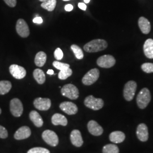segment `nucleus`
<instances>
[{
    "label": "nucleus",
    "instance_id": "f257e3e1",
    "mask_svg": "<svg viewBox=\"0 0 153 153\" xmlns=\"http://www.w3.org/2000/svg\"><path fill=\"white\" fill-rule=\"evenodd\" d=\"M108 47L107 42L103 39H95L85 44L83 47L84 50L89 53L98 52L103 51Z\"/></svg>",
    "mask_w": 153,
    "mask_h": 153
},
{
    "label": "nucleus",
    "instance_id": "f03ea898",
    "mask_svg": "<svg viewBox=\"0 0 153 153\" xmlns=\"http://www.w3.org/2000/svg\"><path fill=\"white\" fill-rule=\"evenodd\" d=\"M151 94L147 88H143L138 93L137 97V103L141 109L145 108L151 100Z\"/></svg>",
    "mask_w": 153,
    "mask_h": 153
},
{
    "label": "nucleus",
    "instance_id": "7ed1b4c3",
    "mask_svg": "<svg viewBox=\"0 0 153 153\" xmlns=\"http://www.w3.org/2000/svg\"><path fill=\"white\" fill-rule=\"evenodd\" d=\"M61 94L71 100H76L79 97V90L76 86L73 84L64 85L61 90Z\"/></svg>",
    "mask_w": 153,
    "mask_h": 153
},
{
    "label": "nucleus",
    "instance_id": "20e7f679",
    "mask_svg": "<svg viewBox=\"0 0 153 153\" xmlns=\"http://www.w3.org/2000/svg\"><path fill=\"white\" fill-rule=\"evenodd\" d=\"M84 104L88 108L97 111L103 107L104 102L102 99L96 98L93 95H89L85 99Z\"/></svg>",
    "mask_w": 153,
    "mask_h": 153
},
{
    "label": "nucleus",
    "instance_id": "39448f33",
    "mask_svg": "<svg viewBox=\"0 0 153 153\" xmlns=\"http://www.w3.org/2000/svg\"><path fill=\"white\" fill-rule=\"evenodd\" d=\"M100 72L98 69H92L82 78V82L85 85L90 86L93 85L98 79Z\"/></svg>",
    "mask_w": 153,
    "mask_h": 153
},
{
    "label": "nucleus",
    "instance_id": "423d86ee",
    "mask_svg": "<svg viewBox=\"0 0 153 153\" xmlns=\"http://www.w3.org/2000/svg\"><path fill=\"white\" fill-rule=\"evenodd\" d=\"M137 83L135 81H130L125 85L124 88V97L127 101H131L133 99L137 89Z\"/></svg>",
    "mask_w": 153,
    "mask_h": 153
},
{
    "label": "nucleus",
    "instance_id": "0eeeda50",
    "mask_svg": "<svg viewBox=\"0 0 153 153\" xmlns=\"http://www.w3.org/2000/svg\"><path fill=\"white\" fill-rule=\"evenodd\" d=\"M97 63L100 68H110L115 65L116 60L114 57L111 55H103L99 57Z\"/></svg>",
    "mask_w": 153,
    "mask_h": 153
},
{
    "label": "nucleus",
    "instance_id": "6e6552de",
    "mask_svg": "<svg viewBox=\"0 0 153 153\" xmlns=\"http://www.w3.org/2000/svg\"><path fill=\"white\" fill-rule=\"evenodd\" d=\"M42 138L44 141L52 146H56L59 143V138L55 131L46 130L42 133Z\"/></svg>",
    "mask_w": 153,
    "mask_h": 153
},
{
    "label": "nucleus",
    "instance_id": "1a4fd4ad",
    "mask_svg": "<svg viewBox=\"0 0 153 153\" xmlns=\"http://www.w3.org/2000/svg\"><path fill=\"white\" fill-rule=\"evenodd\" d=\"M10 109L14 116L20 117L23 112V106L21 101L19 99H13L10 101Z\"/></svg>",
    "mask_w": 153,
    "mask_h": 153
},
{
    "label": "nucleus",
    "instance_id": "9d476101",
    "mask_svg": "<svg viewBox=\"0 0 153 153\" xmlns=\"http://www.w3.org/2000/svg\"><path fill=\"white\" fill-rule=\"evenodd\" d=\"M16 30L18 34L22 38H27L30 35V29L27 23L23 19H19L17 21Z\"/></svg>",
    "mask_w": 153,
    "mask_h": 153
},
{
    "label": "nucleus",
    "instance_id": "9b49d317",
    "mask_svg": "<svg viewBox=\"0 0 153 153\" xmlns=\"http://www.w3.org/2000/svg\"><path fill=\"white\" fill-rule=\"evenodd\" d=\"M9 71L13 77L17 79H21L26 75V69L21 66L13 64L9 67Z\"/></svg>",
    "mask_w": 153,
    "mask_h": 153
},
{
    "label": "nucleus",
    "instance_id": "f8f14e48",
    "mask_svg": "<svg viewBox=\"0 0 153 153\" xmlns=\"http://www.w3.org/2000/svg\"><path fill=\"white\" fill-rule=\"evenodd\" d=\"M33 105L36 109L40 111H47L51 106V101L48 98H38L33 101Z\"/></svg>",
    "mask_w": 153,
    "mask_h": 153
},
{
    "label": "nucleus",
    "instance_id": "ddd939ff",
    "mask_svg": "<svg viewBox=\"0 0 153 153\" xmlns=\"http://www.w3.org/2000/svg\"><path fill=\"white\" fill-rule=\"evenodd\" d=\"M60 109L68 115L76 114L78 112L76 105L71 102H64L60 104Z\"/></svg>",
    "mask_w": 153,
    "mask_h": 153
},
{
    "label": "nucleus",
    "instance_id": "4468645a",
    "mask_svg": "<svg viewBox=\"0 0 153 153\" xmlns=\"http://www.w3.org/2000/svg\"><path fill=\"white\" fill-rule=\"evenodd\" d=\"M88 131L93 136H99L102 135L103 133L102 127L95 121H90L88 123Z\"/></svg>",
    "mask_w": 153,
    "mask_h": 153
},
{
    "label": "nucleus",
    "instance_id": "2eb2a0df",
    "mask_svg": "<svg viewBox=\"0 0 153 153\" xmlns=\"http://www.w3.org/2000/svg\"><path fill=\"white\" fill-rule=\"evenodd\" d=\"M137 136L142 142H146L149 138L148 126L145 124H140L137 128Z\"/></svg>",
    "mask_w": 153,
    "mask_h": 153
},
{
    "label": "nucleus",
    "instance_id": "dca6fc26",
    "mask_svg": "<svg viewBox=\"0 0 153 153\" xmlns=\"http://www.w3.org/2000/svg\"><path fill=\"white\" fill-rule=\"evenodd\" d=\"M31 131L28 126H23L19 128L14 134V138L17 140L26 139L30 136Z\"/></svg>",
    "mask_w": 153,
    "mask_h": 153
},
{
    "label": "nucleus",
    "instance_id": "f3484780",
    "mask_svg": "<svg viewBox=\"0 0 153 153\" xmlns=\"http://www.w3.org/2000/svg\"><path fill=\"white\" fill-rule=\"evenodd\" d=\"M71 140L72 144L76 147H81L83 143L81 132L76 129L73 130L71 131Z\"/></svg>",
    "mask_w": 153,
    "mask_h": 153
},
{
    "label": "nucleus",
    "instance_id": "a211bd4d",
    "mask_svg": "<svg viewBox=\"0 0 153 153\" xmlns=\"http://www.w3.org/2000/svg\"><path fill=\"white\" fill-rule=\"evenodd\" d=\"M138 23V26L143 33L148 34L150 32L151 25L148 19L143 16H141L139 18Z\"/></svg>",
    "mask_w": 153,
    "mask_h": 153
},
{
    "label": "nucleus",
    "instance_id": "6ab92c4d",
    "mask_svg": "<svg viewBox=\"0 0 153 153\" xmlns=\"http://www.w3.org/2000/svg\"><path fill=\"white\" fill-rule=\"evenodd\" d=\"M143 52L146 57L149 59H153V40L152 39H147L143 45Z\"/></svg>",
    "mask_w": 153,
    "mask_h": 153
},
{
    "label": "nucleus",
    "instance_id": "aec40b11",
    "mask_svg": "<svg viewBox=\"0 0 153 153\" xmlns=\"http://www.w3.org/2000/svg\"><path fill=\"white\" fill-rule=\"evenodd\" d=\"M126 138L125 134L121 131H115L109 134L110 141L115 143H119L124 141Z\"/></svg>",
    "mask_w": 153,
    "mask_h": 153
},
{
    "label": "nucleus",
    "instance_id": "412c9836",
    "mask_svg": "<svg viewBox=\"0 0 153 153\" xmlns=\"http://www.w3.org/2000/svg\"><path fill=\"white\" fill-rule=\"evenodd\" d=\"M52 123L54 126H66L68 124V120L65 116L55 114L52 117Z\"/></svg>",
    "mask_w": 153,
    "mask_h": 153
},
{
    "label": "nucleus",
    "instance_id": "4be33fe9",
    "mask_svg": "<svg viewBox=\"0 0 153 153\" xmlns=\"http://www.w3.org/2000/svg\"><path fill=\"white\" fill-rule=\"evenodd\" d=\"M30 119L33 121V124L37 127H41L43 125V120L42 117L36 111H32L30 113Z\"/></svg>",
    "mask_w": 153,
    "mask_h": 153
},
{
    "label": "nucleus",
    "instance_id": "5701e85b",
    "mask_svg": "<svg viewBox=\"0 0 153 153\" xmlns=\"http://www.w3.org/2000/svg\"><path fill=\"white\" fill-rule=\"evenodd\" d=\"M46 61H47V55L43 51L39 52L35 56V64L37 66L39 67L43 66L46 62Z\"/></svg>",
    "mask_w": 153,
    "mask_h": 153
},
{
    "label": "nucleus",
    "instance_id": "b1692460",
    "mask_svg": "<svg viewBox=\"0 0 153 153\" xmlns=\"http://www.w3.org/2000/svg\"><path fill=\"white\" fill-rule=\"evenodd\" d=\"M33 76L36 82L40 85L43 84L45 81V76L44 71L39 69H36L33 72Z\"/></svg>",
    "mask_w": 153,
    "mask_h": 153
},
{
    "label": "nucleus",
    "instance_id": "393cba45",
    "mask_svg": "<svg viewBox=\"0 0 153 153\" xmlns=\"http://www.w3.org/2000/svg\"><path fill=\"white\" fill-rule=\"evenodd\" d=\"M12 88L11 82L9 81H0V95H5L9 93Z\"/></svg>",
    "mask_w": 153,
    "mask_h": 153
},
{
    "label": "nucleus",
    "instance_id": "a878e982",
    "mask_svg": "<svg viewBox=\"0 0 153 153\" xmlns=\"http://www.w3.org/2000/svg\"><path fill=\"white\" fill-rule=\"evenodd\" d=\"M56 0H47L45 2H42L41 6L48 11H53L56 5Z\"/></svg>",
    "mask_w": 153,
    "mask_h": 153
},
{
    "label": "nucleus",
    "instance_id": "bb28decb",
    "mask_svg": "<svg viewBox=\"0 0 153 153\" xmlns=\"http://www.w3.org/2000/svg\"><path fill=\"white\" fill-rule=\"evenodd\" d=\"M103 153H119V149L115 144H107L103 148Z\"/></svg>",
    "mask_w": 153,
    "mask_h": 153
},
{
    "label": "nucleus",
    "instance_id": "cd10ccee",
    "mask_svg": "<svg viewBox=\"0 0 153 153\" xmlns=\"http://www.w3.org/2000/svg\"><path fill=\"white\" fill-rule=\"evenodd\" d=\"M71 48L73 51V52H74L75 56L76 57L77 59L81 60L83 58L84 55H83V51H82V49L79 46H78L76 44H73V45H71Z\"/></svg>",
    "mask_w": 153,
    "mask_h": 153
},
{
    "label": "nucleus",
    "instance_id": "c85d7f7f",
    "mask_svg": "<svg viewBox=\"0 0 153 153\" xmlns=\"http://www.w3.org/2000/svg\"><path fill=\"white\" fill-rule=\"evenodd\" d=\"M72 73H73L72 70L69 68L66 69L64 70L60 71L59 73L58 76L60 79L64 80V79H67L68 77L71 76Z\"/></svg>",
    "mask_w": 153,
    "mask_h": 153
},
{
    "label": "nucleus",
    "instance_id": "c756f323",
    "mask_svg": "<svg viewBox=\"0 0 153 153\" xmlns=\"http://www.w3.org/2000/svg\"><path fill=\"white\" fill-rule=\"evenodd\" d=\"M53 65L55 68H56L57 69H59L60 71H62V70H64V69L70 68V65L68 64L62 63V62H60L57 61H55L53 62Z\"/></svg>",
    "mask_w": 153,
    "mask_h": 153
},
{
    "label": "nucleus",
    "instance_id": "7c9ffc66",
    "mask_svg": "<svg viewBox=\"0 0 153 153\" xmlns=\"http://www.w3.org/2000/svg\"><path fill=\"white\" fill-rule=\"evenodd\" d=\"M142 71L146 73H153V64L146 62L144 63L141 65Z\"/></svg>",
    "mask_w": 153,
    "mask_h": 153
},
{
    "label": "nucleus",
    "instance_id": "2f4dec72",
    "mask_svg": "<svg viewBox=\"0 0 153 153\" xmlns=\"http://www.w3.org/2000/svg\"><path fill=\"white\" fill-rule=\"evenodd\" d=\"M27 153H50L48 149L43 148H33L28 151Z\"/></svg>",
    "mask_w": 153,
    "mask_h": 153
},
{
    "label": "nucleus",
    "instance_id": "473e14b6",
    "mask_svg": "<svg viewBox=\"0 0 153 153\" xmlns=\"http://www.w3.org/2000/svg\"><path fill=\"white\" fill-rule=\"evenodd\" d=\"M63 56H64L63 52L60 48H57L55 50V52H54V56H55V59L57 60H61L63 58Z\"/></svg>",
    "mask_w": 153,
    "mask_h": 153
},
{
    "label": "nucleus",
    "instance_id": "72a5a7b5",
    "mask_svg": "<svg viewBox=\"0 0 153 153\" xmlns=\"http://www.w3.org/2000/svg\"><path fill=\"white\" fill-rule=\"evenodd\" d=\"M8 136L7 131L5 128L2 126H0V138H6Z\"/></svg>",
    "mask_w": 153,
    "mask_h": 153
},
{
    "label": "nucleus",
    "instance_id": "f704fd0d",
    "mask_svg": "<svg viewBox=\"0 0 153 153\" xmlns=\"http://www.w3.org/2000/svg\"><path fill=\"white\" fill-rule=\"evenodd\" d=\"M7 5L11 7H14L16 5V0H4Z\"/></svg>",
    "mask_w": 153,
    "mask_h": 153
},
{
    "label": "nucleus",
    "instance_id": "c9c22d12",
    "mask_svg": "<svg viewBox=\"0 0 153 153\" xmlns=\"http://www.w3.org/2000/svg\"><path fill=\"white\" fill-rule=\"evenodd\" d=\"M43 22V19L40 16H36L35 18H33V22L35 23H37V24H42Z\"/></svg>",
    "mask_w": 153,
    "mask_h": 153
},
{
    "label": "nucleus",
    "instance_id": "e433bc0d",
    "mask_svg": "<svg viewBox=\"0 0 153 153\" xmlns=\"http://www.w3.org/2000/svg\"><path fill=\"white\" fill-rule=\"evenodd\" d=\"M78 7L82 10H86L87 9V6L86 5V4L82 2H80L78 4Z\"/></svg>",
    "mask_w": 153,
    "mask_h": 153
},
{
    "label": "nucleus",
    "instance_id": "4c0bfd02",
    "mask_svg": "<svg viewBox=\"0 0 153 153\" xmlns=\"http://www.w3.org/2000/svg\"><path fill=\"white\" fill-rule=\"evenodd\" d=\"M73 9V6L71 4H68L65 6V10L66 11H71Z\"/></svg>",
    "mask_w": 153,
    "mask_h": 153
},
{
    "label": "nucleus",
    "instance_id": "58836bf2",
    "mask_svg": "<svg viewBox=\"0 0 153 153\" xmlns=\"http://www.w3.org/2000/svg\"><path fill=\"white\" fill-rule=\"evenodd\" d=\"M47 73L49 75H53L54 74V71L52 69H49L48 71H47Z\"/></svg>",
    "mask_w": 153,
    "mask_h": 153
},
{
    "label": "nucleus",
    "instance_id": "ea45409f",
    "mask_svg": "<svg viewBox=\"0 0 153 153\" xmlns=\"http://www.w3.org/2000/svg\"><path fill=\"white\" fill-rule=\"evenodd\" d=\"M90 0H84V2H85V3H86V4L89 3V2H90Z\"/></svg>",
    "mask_w": 153,
    "mask_h": 153
},
{
    "label": "nucleus",
    "instance_id": "a19ab883",
    "mask_svg": "<svg viewBox=\"0 0 153 153\" xmlns=\"http://www.w3.org/2000/svg\"><path fill=\"white\" fill-rule=\"evenodd\" d=\"M40 1H41V2H45V1H47V0H39Z\"/></svg>",
    "mask_w": 153,
    "mask_h": 153
},
{
    "label": "nucleus",
    "instance_id": "79ce46f5",
    "mask_svg": "<svg viewBox=\"0 0 153 153\" xmlns=\"http://www.w3.org/2000/svg\"><path fill=\"white\" fill-rule=\"evenodd\" d=\"M62 1H70V0H62Z\"/></svg>",
    "mask_w": 153,
    "mask_h": 153
},
{
    "label": "nucleus",
    "instance_id": "37998d69",
    "mask_svg": "<svg viewBox=\"0 0 153 153\" xmlns=\"http://www.w3.org/2000/svg\"><path fill=\"white\" fill-rule=\"evenodd\" d=\"M1 114V109L0 108V114Z\"/></svg>",
    "mask_w": 153,
    "mask_h": 153
}]
</instances>
